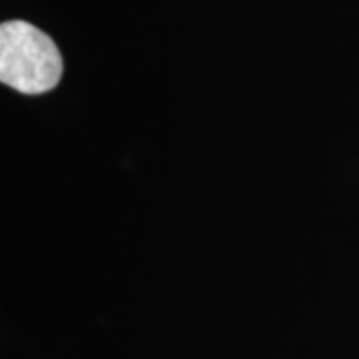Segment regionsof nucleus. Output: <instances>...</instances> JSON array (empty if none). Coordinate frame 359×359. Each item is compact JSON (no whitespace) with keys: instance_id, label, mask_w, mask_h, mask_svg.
<instances>
[{"instance_id":"nucleus-1","label":"nucleus","mask_w":359,"mask_h":359,"mask_svg":"<svg viewBox=\"0 0 359 359\" xmlns=\"http://www.w3.org/2000/svg\"><path fill=\"white\" fill-rule=\"evenodd\" d=\"M62 76V56L54 40L25 20L0 26V80L22 94H44Z\"/></svg>"}]
</instances>
